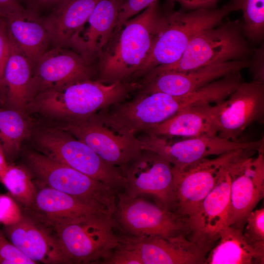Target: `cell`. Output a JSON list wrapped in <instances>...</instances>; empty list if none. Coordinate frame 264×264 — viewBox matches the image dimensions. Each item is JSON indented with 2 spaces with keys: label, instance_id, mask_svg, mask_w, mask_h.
<instances>
[{
  "label": "cell",
  "instance_id": "d6a6232c",
  "mask_svg": "<svg viewBox=\"0 0 264 264\" xmlns=\"http://www.w3.org/2000/svg\"><path fill=\"white\" fill-rule=\"evenodd\" d=\"M22 212L13 198L0 194V223L4 226L14 224L22 217Z\"/></svg>",
  "mask_w": 264,
  "mask_h": 264
},
{
  "label": "cell",
  "instance_id": "30bf717a",
  "mask_svg": "<svg viewBox=\"0 0 264 264\" xmlns=\"http://www.w3.org/2000/svg\"><path fill=\"white\" fill-rule=\"evenodd\" d=\"M174 115L169 94L140 93L133 99L115 103L92 116L120 134L135 136Z\"/></svg>",
  "mask_w": 264,
  "mask_h": 264
},
{
  "label": "cell",
  "instance_id": "836d02e7",
  "mask_svg": "<svg viewBox=\"0 0 264 264\" xmlns=\"http://www.w3.org/2000/svg\"><path fill=\"white\" fill-rule=\"evenodd\" d=\"M10 50V41L4 19L0 17V102L5 103L4 71Z\"/></svg>",
  "mask_w": 264,
  "mask_h": 264
},
{
  "label": "cell",
  "instance_id": "8992f818",
  "mask_svg": "<svg viewBox=\"0 0 264 264\" xmlns=\"http://www.w3.org/2000/svg\"><path fill=\"white\" fill-rule=\"evenodd\" d=\"M37 143L44 154L97 180L117 194L123 192L125 178L120 168L106 162L89 146L60 128L42 131Z\"/></svg>",
  "mask_w": 264,
  "mask_h": 264
},
{
  "label": "cell",
  "instance_id": "d590c367",
  "mask_svg": "<svg viewBox=\"0 0 264 264\" xmlns=\"http://www.w3.org/2000/svg\"><path fill=\"white\" fill-rule=\"evenodd\" d=\"M104 264H143L139 256L134 251L121 244L112 251Z\"/></svg>",
  "mask_w": 264,
  "mask_h": 264
},
{
  "label": "cell",
  "instance_id": "9c48e42d",
  "mask_svg": "<svg viewBox=\"0 0 264 264\" xmlns=\"http://www.w3.org/2000/svg\"><path fill=\"white\" fill-rule=\"evenodd\" d=\"M27 160L31 170L46 186L98 203L113 214L116 193L102 182L44 154L30 152Z\"/></svg>",
  "mask_w": 264,
  "mask_h": 264
},
{
  "label": "cell",
  "instance_id": "52a82bcc",
  "mask_svg": "<svg viewBox=\"0 0 264 264\" xmlns=\"http://www.w3.org/2000/svg\"><path fill=\"white\" fill-rule=\"evenodd\" d=\"M211 119L220 138L232 141L251 124L263 123L264 117V82H242L224 100L198 106Z\"/></svg>",
  "mask_w": 264,
  "mask_h": 264
},
{
  "label": "cell",
  "instance_id": "4316f807",
  "mask_svg": "<svg viewBox=\"0 0 264 264\" xmlns=\"http://www.w3.org/2000/svg\"><path fill=\"white\" fill-rule=\"evenodd\" d=\"M143 133L166 137L194 138L217 135L211 119L198 106L184 109Z\"/></svg>",
  "mask_w": 264,
  "mask_h": 264
},
{
  "label": "cell",
  "instance_id": "484cf974",
  "mask_svg": "<svg viewBox=\"0 0 264 264\" xmlns=\"http://www.w3.org/2000/svg\"><path fill=\"white\" fill-rule=\"evenodd\" d=\"M242 230L232 225L222 229L219 241L208 253L205 264H263L264 250L249 243Z\"/></svg>",
  "mask_w": 264,
  "mask_h": 264
},
{
  "label": "cell",
  "instance_id": "b9f144b4",
  "mask_svg": "<svg viewBox=\"0 0 264 264\" xmlns=\"http://www.w3.org/2000/svg\"><path fill=\"white\" fill-rule=\"evenodd\" d=\"M68 0H53L51 6L53 5L54 7Z\"/></svg>",
  "mask_w": 264,
  "mask_h": 264
},
{
  "label": "cell",
  "instance_id": "74e56055",
  "mask_svg": "<svg viewBox=\"0 0 264 264\" xmlns=\"http://www.w3.org/2000/svg\"><path fill=\"white\" fill-rule=\"evenodd\" d=\"M178 2L183 8L188 9H211L219 0H172Z\"/></svg>",
  "mask_w": 264,
  "mask_h": 264
},
{
  "label": "cell",
  "instance_id": "cb8c5ba5",
  "mask_svg": "<svg viewBox=\"0 0 264 264\" xmlns=\"http://www.w3.org/2000/svg\"><path fill=\"white\" fill-rule=\"evenodd\" d=\"M34 65L10 41V50L4 71L5 103L9 108L24 114L27 104L35 96Z\"/></svg>",
  "mask_w": 264,
  "mask_h": 264
},
{
  "label": "cell",
  "instance_id": "8d00e7d4",
  "mask_svg": "<svg viewBox=\"0 0 264 264\" xmlns=\"http://www.w3.org/2000/svg\"><path fill=\"white\" fill-rule=\"evenodd\" d=\"M253 62H250L251 71L254 79L264 82V52L261 48L256 52Z\"/></svg>",
  "mask_w": 264,
  "mask_h": 264
},
{
  "label": "cell",
  "instance_id": "277c9868",
  "mask_svg": "<svg viewBox=\"0 0 264 264\" xmlns=\"http://www.w3.org/2000/svg\"><path fill=\"white\" fill-rule=\"evenodd\" d=\"M217 26L196 35L176 62L152 69L146 74L145 80L165 72L186 71L215 63L247 60L250 50L241 22L236 21Z\"/></svg>",
  "mask_w": 264,
  "mask_h": 264
},
{
  "label": "cell",
  "instance_id": "ab89813d",
  "mask_svg": "<svg viewBox=\"0 0 264 264\" xmlns=\"http://www.w3.org/2000/svg\"><path fill=\"white\" fill-rule=\"evenodd\" d=\"M8 164L5 153L0 143V173L6 168Z\"/></svg>",
  "mask_w": 264,
  "mask_h": 264
},
{
  "label": "cell",
  "instance_id": "603a6c76",
  "mask_svg": "<svg viewBox=\"0 0 264 264\" xmlns=\"http://www.w3.org/2000/svg\"><path fill=\"white\" fill-rule=\"evenodd\" d=\"M33 207L50 226L82 217L111 214L104 206L84 200L47 186L37 191Z\"/></svg>",
  "mask_w": 264,
  "mask_h": 264
},
{
  "label": "cell",
  "instance_id": "8fae6325",
  "mask_svg": "<svg viewBox=\"0 0 264 264\" xmlns=\"http://www.w3.org/2000/svg\"><path fill=\"white\" fill-rule=\"evenodd\" d=\"M264 145L243 149L230 163V201L228 225L242 228L247 215L264 196Z\"/></svg>",
  "mask_w": 264,
  "mask_h": 264
},
{
  "label": "cell",
  "instance_id": "2e32d148",
  "mask_svg": "<svg viewBox=\"0 0 264 264\" xmlns=\"http://www.w3.org/2000/svg\"><path fill=\"white\" fill-rule=\"evenodd\" d=\"M231 161L198 209L185 219L188 238L209 251L219 240L220 231L228 225L230 201L228 166Z\"/></svg>",
  "mask_w": 264,
  "mask_h": 264
},
{
  "label": "cell",
  "instance_id": "f35d334b",
  "mask_svg": "<svg viewBox=\"0 0 264 264\" xmlns=\"http://www.w3.org/2000/svg\"><path fill=\"white\" fill-rule=\"evenodd\" d=\"M24 8L19 0H0V17L4 18L8 15Z\"/></svg>",
  "mask_w": 264,
  "mask_h": 264
},
{
  "label": "cell",
  "instance_id": "9a60e30c",
  "mask_svg": "<svg viewBox=\"0 0 264 264\" xmlns=\"http://www.w3.org/2000/svg\"><path fill=\"white\" fill-rule=\"evenodd\" d=\"M58 128L85 143L106 162L120 169L142 149L136 136L116 133L92 116L66 121Z\"/></svg>",
  "mask_w": 264,
  "mask_h": 264
},
{
  "label": "cell",
  "instance_id": "ffe728a7",
  "mask_svg": "<svg viewBox=\"0 0 264 264\" xmlns=\"http://www.w3.org/2000/svg\"><path fill=\"white\" fill-rule=\"evenodd\" d=\"M123 0H99L84 24L70 39L73 48L88 65L98 58L116 26Z\"/></svg>",
  "mask_w": 264,
  "mask_h": 264
},
{
  "label": "cell",
  "instance_id": "ac0fdd59",
  "mask_svg": "<svg viewBox=\"0 0 264 264\" xmlns=\"http://www.w3.org/2000/svg\"><path fill=\"white\" fill-rule=\"evenodd\" d=\"M247 60L213 64L197 69L159 74L141 83L140 93L161 92L179 96L195 91L229 74L249 67Z\"/></svg>",
  "mask_w": 264,
  "mask_h": 264
},
{
  "label": "cell",
  "instance_id": "e575fe53",
  "mask_svg": "<svg viewBox=\"0 0 264 264\" xmlns=\"http://www.w3.org/2000/svg\"><path fill=\"white\" fill-rule=\"evenodd\" d=\"M157 1V0H123L119 8L116 26L131 19L140 11Z\"/></svg>",
  "mask_w": 264,
  "mask_h": 264
},
{
  "label": "cell",
  "instance_id": "44dd1931",
  "mask_svg": "<svg viewBox=\"0 0 264 264\" xmlns=\"http://www.w3.org/2000/svg\"><path fill=\"white\" fill-rule=\"evenodd\" d=\"M5 236L21 252L36 264H68L55 236L30 218L4 226Z\"/></svg>",
  "mask_w": 264,
  "mask_h": 264
},
{
  "label": "cell",
  "instance_id": "d4e9b609",
  "mask_svg": "<svg viewBox=\"0 0 264 264\" xmlns=\"http://www.w3.org/2000/svg\"><path fill=\"white\" fill-rule=\"evenodd\" d=\"M99 0H69L54 7L43 18L50 42L54 47L68 46L71 37L84 24Z\"/></svg>",
  "mask_w": 264,
  "mask_h": 264
},
{
  "label": "cell",
  "instance_id": "7a4b0ae2",
  "mask_svg": "<svg viewBox=\"0 0 264 264\" xmlns=\"http://www.w3.org/2000/svg\"><path fill=\"white\" fill-rule=\"evenodd\" d=\"M140 83L119 81L105 84L88 79L40 92L26 110L65 121L85 118L124 100Z\"/></svg>",
  "mask_w": 264,
  "mask_h": 264
},
{
  "label": "cell",
  "instance_id": "4dcf8cb0",
  "mask_svg": "<svg viewBox=\"0 0 264 264\" xmlns=\"http://www.w3.org/2000/svg\"><path fill=\"white\" fill-rule=\"evenodd\" d=\"M243 234L252 246L264 250V208L253 210L246 216Z\"/></svg>",
  "mask_w": 264,
  "mask_h": 264
},
{
  "label": "cell",
  "instance_id": "d6986e66",
  "mask_svg": "<svg viewBox=\"0 0 264 264\" xmlns=\"http://www.w3.org/2000/svg\"><path fill=\"white\" fill-rule=\"evenodd\" d=\"M90 76L88 65L79 54L54 47L47 50L34 64L35 96L41 92L90 79Z\"/></svg>",
  "mask_w": 264,
  "mask_h": 264
},
{
  "label": "cell",
  "instance_id": "7c38bea8",
  "mask_svg": "<svg viewBox=\"0 0 264 264\" xmlns=\"http://www.w3.org/2000/svg\"><path fill=\"white\" fill-rule=\"evenodd\" d=\"M243 149L224 153L213 159L206 157L174 171L172 211L186 219L198 208L217 184L226 166Z\"/></svg>",
  "mask_w": 264,
  "mask_h": 264
},
{
  "label": "cell",
  "instance_id": "f1b7e54d",
  "mask_svg": "<svg viewBox=\"0 0 264 264\" xmlns=\"http://www.w3.org/2000/svg\"><path fill=\"white\" fill-rule=\"evenodd\" d=\"M0 181L11 197L27 207H33L37 191L29 173L9 164L0 173Z\"/></svg>",
  "mask_w": 264,
  "mask_h": 264
},
{
  "label": "cell",
  "instance_id": "3957f363",
  "mask_svg": "<svg viewBox=\"0 0 264 264\" xmlns=\"http://www.w3.org/2000/svg\"><path fill=\"white\" fill-rule=\"evenodd\" d=\"M234 11L237 10L231 1L216 9L199 8L161 15L150 53L133 77L176 62L196 35L218 25Z\"/></svg>",
  "mask_w": 264,
  "mask_h": 264
},
{
  "label": "cell",
  "instance_id": "6da1fadb",
  "mask_svg": "<svg viewBox=\"0 0 264 264\" xmlns=\"http://www.w3.org/2000/svg\"><path fill=\"white\" fill-rule=\"evenodd\" d=\"M160 16L156 2L115 26L98 57V81L111 84L133 77L150 53Z\"/></svg>",
  "mask_w": 264,
  "mask_h": 264
},
{
  "label": "cell",
  "instance_id": "1f68e13d",
  "mask_svg": "<svg viewBox=\"0 0 264 264\" xmlns=\"http://www.w3.org/2000/svg\"><path fill=\"white\" fill-rule=\"evenodd\" d=\"M21 252L0 230V264H35Z\"/></svg>",
  "mask_w": 264,
  "mask_h": 264
},
{
  "label": "cell",
  "instance_id": "5bb4252c",
  "mask_svg": "<svg viewBox=\"0 0 264 264\" xmlns=\"http://www.w3.org/2000/svg\"><path fill=\"white\" fill-rule=\"evenodd\" d=\"M121 170L126 180V194L132 197L153 195L163 207L172 211L174 171L167 160L152 151L141 149Z\"/></svg>",
  "mask_w": 264,
  "mask_h": 264
},
{
  "label": "cell",
  "instance_id": "5b68a950",
  "mask_svg": "<svg viewBox=\"0 0 264 264\" xmlns=\"http://www.w3.org/2000/svg\"><path fill=\"white\" fill-rule=\"evenodd\" d=\"M52 227L68 264H103L119 243L111 214L69 220Z\"/></svg>",
  "mask_w": 264,
  "mask_h": 264
},
{
  "label": "cell",
  "instance_id": "f546056e",
  "mask_svg": "<svg viewBox=\"0 0 264 264\" xmlns=\"http://www.w3.org/2000/svg\"><path fill=\"white\" fill-rule=\"evenodd\" d=\"M237 11L243 13V33L253 42L259 41L264 36V0H233Z\"/></svg>",
  "mask_w": 264,
  "mask_h": 264
},
{
  "label": "cell",
  "instance_id": "e0dca14e",
  "mask_svg": "<svg viewBox=\"0 0 264 264\" xmlns=\"http://www.w3.org/2000/svg\"><path fill=\"white\" fill-rule=\"evenodd\" d=\"M118 238L121 244L139 256L143 264H205L209 252L185 234L169 238L121 234Z\"/></svg>",
  "mask_w": 264,
  "mask_h": 264
},
{
  "label": "cell",
  "instance_id": "60d3db41",
  "mask_svg": "<svg viewBox=\"0 0 264 264\" xmlns=\"http://www.w3.org/2000/svg\"><path fill=\"white\" fill-rule=\"evenodd\" d=\"M37 6H51L53 0H33Z\"/></svg>",
  "mask_w": 264,
  "mask_h": 264
},
{
  "label": "cell",
  "instance_id": "4fadbf2b",
  "mask_svg": "<svg viewBox=\"0 0 264 264\" xmlns=\"http://www.w3.org/2000/svg\"><path fill=\"white\" fill-rule=\"evenodd\" d=\"M142 149L152 151L163 157L176 170L208 156L219 155L237 149H258L264 138L252 141H232L215 136L200 137L172 141L166 137L146 133L136 137Z\"/></svg>",
  "mask_w": 264,
  "mask_h": 264
},
{
  "label": "cell",
  "instance_id": "7402d4cb",
  "mask_svg": "<svg viewBox=\"0 0 264 264\" xmlns=\"http://www.w3.org/2000/svg\"><path fill=\"white\" fill-rule=\"evenodd\" d=\"M3 18L10 41L35 64L50 43L43 18L25 8Z\"/></svg>",
  "mask_w": 264,
  "mask_h": 264
},
{
  "label": "cell",
  "instance_id": "83f0119b",
  "mask_svg": "<svg viewBox=\"0 0 264 264\" xmlns=\"http://www.w3.org/2000/svg\"><path fill=\"white\" fill-rule=\"evenodd\" d=\"M29 132L30 125L24 114L11 108L0 109V143L7 159L19 152Z\"/></svg>",
  "mask_w": 264,
  "mask_h": 264
},
{
  "label": "cell",
  "instance_id": "ba28073f",
  "mask_svg": "<svg viewBox=\"0 0 264 264\" xmlns=\"http://www.w3.org/2000/svg\"><path fill=\"white\" fill-rule=\"evenodd\" d=\"M112 214L115 228L121 234L134 236H159L169 238L179 234L188 236L185 219L174 211L147 201L139 197H132L123 192L116 195Z\"/></svg>",
  "mask_w": 264,
  "mask_h": 264
}]
</instances>
